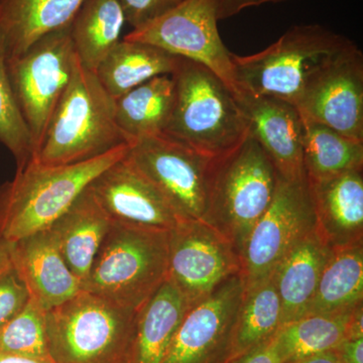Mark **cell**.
<instances>
[{
	"label": "cell",
	"mask_w": 363,
	"mask_h": 363,
	"mask_svg": "<svg viewBox=\"0 0 363 363\" xmlns=\"http://www.w3.org/2000/svg\"><path fill=\"white\" fill-rule=\"evenodd\" d=\"M281 326L283 309L272 276L245 286L236 322L233 358L271 340Z\"/></svg>",
	"instance_id": "obj_28"
},
{
	"label": "cell",
	"mask_w": 363,
	"mask_h": 363,
	"mask_svg": "<svg viewBox=\"0 0 363 363\" xmlns=\"http://www.w3.org/2000/svg\"><path fill=\"white\" fill-rule=\"evenodd\" d=\"M174 101L171 75H161L114 98L117 125L130 143L145 136L162 135Z\"/></svg>",
	"instance_id": "obj_24"
},
{
	"label": "cell",
	"mask_w": 363,
	"mask_h": 363,
	"mask_svg": "<svg viewBox=\"0 0 363 363\" xmlns=\"http://www.w3.org/2000/svg\"><path fill=\"white\" fill-rule=\"evenodd\" d=\"M217 21L213 0H181L168 13L133 30L124 39L156 45L173 56L202 64L235 93L233 52L222 42Z\"/></svg>",
	"instance_id": "obj_11"
},
{
	"label": "cell",
	"mask_w": 363,
	"mask_h": 363,
	"mask_svg": "<svg viewBox=\"0 0 363 363\" xmlns=\"http://www.w3.org/2000/svg\"><path fill=\"white\" fill-rule=\"evenodd\" d=\"M240 272L241 259L235 248L204 220L181 219L169 230L167 279L190 307Z\"/></svg>",
	"instance_id": "obj_12"
},
{
	"label": "cell",
	"mask_w": 363,
	"mask_h": 363,
	"mask_svg": "<svg viewBox=\"0 0 363 363\" xmlns=\"http://www.w3.org/2000/svg\"><path fill=\"white\" fill-rule=\"evenodd\" d=\"M315 229L307 177L286 180L279 176L272 203L250 231L241 252L245 286L271 276L281 260Z\"/></svg>",
	"instance_id": "obj_10"
},
{
	"label": "cell",
	"mask_w": 363,
	"mask_h": 363,
	"mask_svg": "<svg viewBox=\"0 0 363 363\" xmlns=\"http://www.w3.org/2000/svg\"><path fill=\"white\" fill-rule=\"evenodd\" d=\"M177 57L147 43L123 39L98 66L95 75L112 98H116L161 75H171Z\"/></svg>",
	"instance_id": "obj_23"
},
{
	"label": "cell",
	"mask_w": 363,
	"mask_h": 363,
	"mask_svg": "<svg viewBox=\"0 0 363 363\" xmlns=\"http://www.w3.org/2000/svg\"><path fill=\"white\" fill-rule=\"evenodd\" d=\"M332 351L340 363H363V338L345 339Z\"/></svg>",
	"instance_id": "obj_36"
},
{
	"label": "cell",
	"mask_w": 363,
	"mask_h": 363,
	"mask_svg": "<svg viewBox=\"0 0 363 363\" xmlns=\"http://www.w3.org/2000/svg\"><path fill=\"white\" fill-rule=\"evenodd\" d=\"M85 0H0V43L6 60L48 33L70 26Z\"/></svg>",
	"instance_id": "obj_21"
},
{
	"label": "cell",
	"mask_w": 363,
	"mask_h": 363,
	"mask_svg": "<svg viewBox=\"0 0 363 363\" xmlns=\"http://www.w3.org/2000/svg\"><path fill=\"white\" fill-rule=\"evenodd\" d=\"M363 303V243L334 250L308 314H343Z\"/></svg>",
	"instance_id": "obj_25"
},
{
	"label": "cell",
	"mask_w": 363,
	"mask_h": 363,
	"mask_svg": "<svg viewBox=\"0 0 363 363\" xmlns=\"http://www.w3.org/2000/svg\"><path fill=\"white\" fill-rule=\"evenodd\" d=\"M30 293L13 266L0 272V330L28 304Z\"/></svg>",
	"instance_id": "obj_32"
},
{
	"label": "cell",
	"mask_w": 363,
	"mask_h": 363,
	"mask_svg": "<svg viewBox=\"0 0 363 363\" xmlns=\"http://www.w3.org/2000/svg\"><path fill=\"white\" fill-rule=\"evenodd\" d=\"M247 121L248 135L255 138L286 180L306 178L303 164L304 123L297 107L285 100L234 93Z\"/></svg>",
	"instance_id": "obj_16"
},
{
	"label": "cell",
	"mask_w": 363,
	"mask_h": 363,
	"mask_svg": "<svg viewBox=\"0 0 363 363\" xmlns=\"http://www.w3.org/2000/svg\"><path fill=\"white\" fill-rule=\"evenodd\" d=\"M130 145L79 164L47 166L33 161L16 171L13 180L0 186V242L11 245L49 228L91 182L126 156Z\"/></svg>",
	"instance_id": "obj_2"
},
{
	"label": "cell",
	"mask_w": 363,
	"mask_h": 363,
	"mask_svg": "<svg viewBox=\"0 0 363 363\" xmlns=\"http://www.w3.org/2000/svg\"><path fill=\"white\" fill-rule=\"evenodd\" d=\"M295 106L305 121L363 142V54L350 43L306 83Z\"/></svg>",
	"instance_id": "obj_13"
},
{
	"label": "cell",
	"mask_w": 363,
	"mask_h": 363,
	"mask_svg": "<svg viewBox=\"0 0 363 363\" xmlns=\"http://www.w3.org/2000/svg\"><path fill=\"white\" fill-rule=\"evenodd\" d=\"M130 145L117 125L113 98L78 60L33 161L47 166L79 164Z\"/></svg>",
	"instance_id": "obj_3"
},
{
	"label": "cell",
	"mask_w": 363,
	"mask_h": 363,
	"mask_svg": "<svg viewBox=\"0 0 363 363\" xmlns=\"http://www.w3.org/2000/svg\"><path fill=\"white\" fill-rule=\"evenodd\" d=\"M169 231L112 222L82 290L138 310L166 281Z\"/></svg>",
	"instance_id": "obj_5"
},
{
	"label": "cell",
	"mask_w": 363,
	"mask_h": 363,
	"mask_svg": "<svg viewBox=\"0 0 363 363\" xmlns=\"http://www.w3.org/2000/svg\"><path fill=\"white\" fill-rule=\"evenodd\" d=\"M278 180L271 159L250 135L215 161L203 220L225 236L240 257L271 204Z\"/></svg>",
	"instance_id": "obj_6"
},
{
	"label": "cell",
	"mask_w": 363,
	"mask_h": 363,
	"mask_svg": "<svg viewBox=\"0 0 363 363\" xmlns=\"http://www.w3.org/2000/svg\"><path fill=\"white\" fill-rule=\"evenodd\" d=\"M0 363H54L52 359H40V358H33L18 357V355L2 354L0 353Z\"/></svg>",
	"instance_id": "obj_39"
},
{
	"label": "cell",
	"mask_w": 363,
	"mask_h": 363,
	"mask_svg": "<svg viewBox=\"0 0 363 363\" xmlns=\"http://www.w3.org/2000/svg\"><path fill=\"white\" fill-rule=\"evenodd\" d=\"M217 20L233 18L248 7L259 6L267 4H279L286 0H213Z\"/></svg>",
	"instance_id": "obj_35"
},
{
	"label": "cell",
	"mask_w": 363,
	"mask_h": 363,
	"mask_svg": "<svg viewBox=\"0 0 363 363\" xmlns=\"http://www.w3.org/2000/svg\"><path fill=\"white\" fill-rule=\"evenodd\" d=\"M189 308L180 291L166 279L138 311L130 363H162Z\"/></svg>",
	"instance_id": "obj_22"
},
{
	"label": "cell",
	"mask_w": 363,
	"mask_h": 363,
	"mask_svg": "<svg viewBox=\"0 0 363 363\" xmlns=\"http://www.w3.org/2000/svg\"><path fill=\"white\" fill-rule=\"evenodd\" d=\"M291 363H340L337 357L334 354L333 351H327V352L319 353V354L312 355V357L303 358Z\"/></svg>",
	"instance_id": "obj_38"
},
{
	"label": "cell",
	"mask_w": 363,
	"mask_h": 363,
	"mask_svg": "<svg viewBox=\"0 0 363 363\" xmlns=\"http://www.w3.org/2000/svg\"><path fill=\"white\" fill-rule=\"evenodd\" d=\"M77 61L71 25L48 33L23 54L6 60L14 97L32 135L35 157Z\"/></svg>",
	"instance_id": "obj_8"
},
{
	"label": "cell",
	"mask_w": 363,
	"mask_h": 363,
	"mask_svg": "<svg viewBox=\"0 0 363 363\" xmlns=\"http://www.w3.org/2000/svg\"><path fill=\"white\" fill-rule=\"evenodd\" d=\"M316 230L333 250L363 243V171L309 181Z\"/></svg>",
	"instance_id": "obj_18"
},
{
	"label": "cell",
	"mask_w": 363,
	"mask_h": 363,
	"mask_svg": "<svg viewBox=\"0 0 363 363\" xmlns=\"http://www.w3.org/2000/svg\"><path fill=\"white\" fill-rule=\"evenodd\" d=\"M350 313L308 314L281 327L274 336L283 363L332 351L347 338Z\"/></svg>",
	"instance_id": "obj_29"
},
{
	"label": "cell",
	"mask_w": 363,
	"mask_h": 363,
	"mask_svg": "<svg viewBox=\"0 0 363 363\" xmlns=\"http://www.w3.org/2000/svg\"><path fill=\"white\" fill-rule=\"evenodd\" d=\"M126 157L164 196L179 218L204 219L217 157L205 156L164 135L133 140Z\"/></svg>",
	"instance_id": "obj_9"
},
{
	"label": "cell",
	"mask_w": 363,
	"mask_h": 363,
	"mask_svg": "<svg viewBox=\"0 0 363 363\" xmlns=\"http://www.w3.org/2000/svg\"><path fill=\"white\" fill-rule=\"evenodd\" d=\"M11 266L9 245L0 242V272Z\"/></svg>",
	"instance_id": "obj_40"
},
{
	"label": "cell",
	"mask_w": 363,
	"mask_h": 363,
	"mask_svg": "<svg viewBox=\"0 0 363 363\" xmlns=\"http://www.w3.org/2000/svg\"><path fill=\"white\" fill-rule=\"evenodd\" d=\"M125 23L118 0H85L71 23L72 40L81 65L95 73L121 42Z\"/></svg>",
	"instance_id": "obj_26"
},
{
	"label": "cell",
	"mask_w": 363,
	"mask_h": 363,
	"mask_svg": "<svg viewBox=\"0 0 363 363\" xmlns=\"http://www.w3.org/2000/svg\"><path fill=\"white\" fill-rule=\"evenodd\" d=\"M227 363H283L274 337L253 350L231 358Z\"/></svg>",
	"instance_id": "obj_34"
},
{
	"label": "cell",
	"mask_w": 363,
	"mask_h": 363,
	"mask_svg": "<svg viewBox=\"0 0 363 363\" xmlns=\"http://www.w3.org/2000/svg\"><path fill=\"white\" fill-rule=\"evenodd\" d=\"M0 143L6 145L16 162V171L35 160L32 135L23 121L14 97L9 73L6 56L0 43Z\"/></svg>",
	"instance_id": "obj_30"
},
{
	"label": "cell",
	"mask_w": 363,
	"mask_h": 363,
	"mask_svg": "<svg viewBox=\"0 0 363 363\" xmlns=\"http://www.w3.org/2000/svg\"><path fill=\"white\" fill-rule=\"evenodd\" d=\"M303 164L309 181L363 169V142L332 130L328 126L305 121Z\"/></svg>",
	"instance_id": "obj_27"
},
{
	"label": "cell",
	"mask_w": 363,
	"mask_h": 363,
	"mask_svg": "<svg viewBox=\"0 0 363 363\" xmlns=\"http://www.w3.org/2000/svg\"><path fill=\"white\" fill-rule=\"evenodd\" d=\"M126 23L133 30L157 20L180 4L181 0H118Z\"/></svg>",
	"instance_id": "obj_33"
},
{
	"label": "cell",
	"mask_w": 363,
	"mask_h": 363,
	"mask_svg": "<svg viewBox=\"0 0 363 363\" xmlns=\"http://www.w3.org/2000/svg\"><path fill=\"white\" fill-rule=\"evenodd\" d=\"M171 77L173 106L162 135L211 157L228 154L247 138L245 114L233 91L216 74L177 57Z\"/></svg>",
	"instance_id": "obj_1"
},
{
	"label": "cell",
	"mask_w": 363,
	"mask_h": 363,
	"mask_svg": "<svg viewBox=\"0 0 363 363\" xmlns=\"http://www.w3.org/2000/svg\"><path fill=\"white\" fill-rule=\"evenodd\" d=\"M245 291L240 272L189 308L162 363L228 362Z\"/></svg>",
	"instance_id": "obj_14"
},
{
	"label": "cell",
	"mask_w": 363,
	"mask_h": 363,
	"mask_svg": "<svg viewBox=\"0 0 363 363\" xmlns=\"http://www.w3.org/2000/svg\"><path fill=\"white\" fill-rule=\"evenodd\" d=\"M0 353L51 359L45 335V311L30 298L0 330Z\"/></svg>",
	"instance_id": "obj_31"
},
{
	"label": "cell",
	"mask_w": 363,
	"mask_h": 363,
	"mask_svg": "<svg viewBox=\"0 0 363 363\" xmlns=\"http://www.w3.org/2000/svg\"><path fill=\"white\" fill-rule=\"evenodd\" d=\"M359 338H363V303L357 306L350 313L346 339Z\"/></svg>",
	"instance_id": "obj_37"
},
{
	"label": "cell",
	"mask_w": 363,
	"mask_h": 363,
	"mask_svg": "<svg viewBox=\"0 0 363 363\" xmlns=\"http://www.w3.org/2000/svg\"><path fill=\"white\" fill-rule=\"evenodd\" d=\"M333 252L315 229L274 269L271 276L281 298L283 325L304 316Z\"/></svg>",
	"instance_id": "obj_20"
},
{
	"label": "cell",
	"mask_w": 363,
	"mask_h": 363,
	"mask_svg": "<svg viewBox=\"0 0 363 363\" xmlns=\"http://www.w3.org/2000/svg\"><path fill=\"white\" fill-rule=\"evenodd\" d=\"M111 223L88 186L48 228L67 266L82 281V286Z\"/></svg>",
	"instance_id": "obj_19"
},
{
	"label": "cell",
	"mask_w": 363,
	"mask_h": 363,
	"mask_svg": "<svg viewBox=\"0 0 363 363\" xmlns=\"http://www.w3.org/2000/svg\"><path fill=\"white\" fill-rule=\"evenodd\" d=\"M136 310L82 290L45 312L54 363H130Z\"/></svg>",
	"instance_id": "obj_4"
},
{
	"label": "cell",
	"mask_w": 363,
	"mask_h": 363,
	"mask_svg": "<svg viewBox=\"0 0 363 363\" xmlns=\"http://www.w3.org/2000/svg\"><path fill=\"white\" fill-rule=\"evenodd\" d=\"M11 266L25 284L30 300L45 312L82 291L48 229L9 245Z\"/></svg>",
	"instance_id": "obj_17"
},
{
	"label": "cell",
	"mask_w": 363,
	"mask_h": 363,
	"mask_svg": "<svg viewBox=\"0 0 363 363\" xmlns=\"http://www.w3.org/2000/svg\"><path fill=\"white\" fill-rule=\"evenodd\" d=\"M350 43L317 23L293 26L264 51L250 56L231 54L236 91L295 105L317 69Z\"/></svg>",
	"instance_id": "obj_7"
},
{
	"label": "cell",
	"mask_w": 363,
	"mask_h": 363,
	"mask_svg": "<svg viewBox=\"0 0 363 363\" xmlns=\"http://www.w3.org/2000/svg\"><path fill=\"white\" fill-rule=\"evenodd\" d=\"M89 189L112 222L169 231L181 220L126 156L101 172Z\"/></svg>",
	"instance_id": "obj_15"
}]
</instances>
